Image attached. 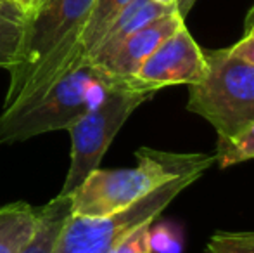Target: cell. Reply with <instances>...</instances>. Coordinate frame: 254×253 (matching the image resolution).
<instances>
[{"mask_svg": "<svg viewBox=\"0 0 254 253\" xmlns=\"http://www.w3.org/2000/svg\"><path fill=\"white\" fill-rule=\"evenodd\" d=\"M12 2L23 10V14L28 17V21H30L31 17L42 9V5H44L47 0H12Z\"/></svg>", "mask_w": 254, "mask_h": 253, "instance_id": "obj_19", "label": "cell"}, {"mask_svg": "<svg viewBox=\"0 0 254 253\" xmlns=\"http://www.w3.org/2000/svg\"><path fill=\"white\" fill-rule=\"evenodd\" d=\"M177 10L175 7H163L152 0H133L130 2L109 24L106 33L95 45L92 54L88 56L92 63H101L106 59L113 51H116L130 35H133L137 30L144 28L151 21Z\"/></svg>", "mask_w": 254, "mask_h": 253, "instance_id": "obj_9", "label": "cell"}, {"mask_svg": "<svg viewBox=\"0 0 254 253\" xmlns=\"http://www.w3.org/2000/svg\"><path fill=\"white\" fill-rule=\"evenodd\" d=\"M142 84L137 77H116L85 59L63 75L35 104L23 111L0 113V144L23 142L54 130H67L111 90Z\"/></svg>", "mask_w": 254, "mask_h": 253, "instance_id": "obj_2", "label": "cell"}, {"mask_svg": "<svg viewBox=\"0 0 254 253\" xmlns=\"http://www.w3.org/2000/svg\"><path fill=\"white\" fill-rule=\"evenodd\" d=\"M206 75L189 85L187 109L213 125L218 141H228L254 123V64L227 49L204 51Z\"/></svg>", "mask_w": 254, "mask_h": 253, "instance_id": "obj_4", "label": "cell"}, {"mask_svg": "<svg viewBox=\"0 0 254 253\" xmlns=\"http://www.w3.org/2000/svg\"><path fill=\"white\" fill-rule=\"evenodd\" d=\"M202 253H254V233H216Z\"/></svg>", "mask_w": 254, "mask_h": 253, "instance_id": "obj_15", "label": "cell"}, {"mask_svg": "<svg viewBox=\"0 0 254 253\" xmlns=\"http://www.w3.org/2000/svg\"><path fill=\"white\" fill-rule=\"evenodd\" d=\"M40 208L28 203H10L0 208V253H21L35 236Z\"/></svg>", "mask_w": 254, "mask_h": 253, "instance_id": "obj_10", "label": "cell"}, {"mask_svg": "<svg viewBox=\"0 0 254 253\" xmlns=\"http://www.w3.org/2000/svg\"><path fill=\"white\" fill-rule=\"evenodd\" d=\"M228 51L234 56H237V58L254 64V31L253 33H246L237 44L228 47Z\"/></svg>", "mask_w": 254, "mask_h": 253, "instance_id": "obj_18", "label": "cell"}, {"mask_svg": "<svg viewBox=\"0 0 254 253\" xmlns=\"http://www.w3.org/2000/svg\"><path fill=\"white\" fill-rule=\"evenodd\" d=\"M28 17L12 2L0 3V68H10L17 63L26 35Z\"/></svg>", "mask_w": 254, "mask_h": 253, "instance_id": "obj_12", "label": "cell"}, {"mask_svg": "<svg viewBox=\"0 0 254 253\" xmlns=\"http://www.w3.org/2000/svg\"><path fill=\"white\" fill-rule=\"evenodd\" d=\"M206 75L204 51L182 24L149 56L135 77L156 90L168 85H194Z\"/></svg>", "mask_w": 254, "mask_h": 253, "instance_id": "obj_7", "label": "cell"}, {"mask_svg": "<svg viewBox=\"0 0 254 253\" xmlns=\"http://www.w3.org/2000/svg\"><path fill=\"white\" fill-rule=\"evenodd\" d=\"M202 173L201 170H195L168 180L130 206L109 215H69L57 236L52 253H111L120 241L137 227L152 224L161 212Z\"/></svg>", "mask_w": 254, "mask_h": 253, "instance_id": "obj_5", "label": "cell"}, {"mask_svg": "<svg viewBox=\"0 0 254 253\" xmlns=\"http://www.w3.org/2000/svg\"><path fill=\"white\" fill-rule=\"evenodd\" d=\"M2 2H9V0H0V3H2Z\"/></svg>", "mask_w": 254, "mask_h": 253, "instance_id": "obj_23", "label": "cell"}, {"mask_svg": "<svg viewBox=\"0 0 254 253\" xmlns=\"http://www.w3.org/2000/svg\"><path fill=\"white\" fill-rule=\"evenodd\" d=\"M151 226L152 224H144L137 227L123 241H120L111 253H154L151 247Z\"/></svg>", "mask_w": 254, "mask_h": 253, "instance_id": "obj_16", "label": "cell"}, {"mask_svg": "<svg viewBox=\"0 0 254 253\" xmlns=\"http://www.w3.org/2000/svg\"><path fill=\"white\" fill-rule=\"evenodd\" d=\"M244 31L246 33H253L254 31V5L249 9L248 16H246V21H244ZM244 33V35H246Z\"/></svg>", "mask_w": 254, "mask_h": 253, "instance_id": "obj_21", "label": "cell"}, {"mask_svg": "<svg viewBox=\"0 0 254 253\" xmlns=\"http://www.w3.org/2000/svg\"><path fill=\"white\" fill-rule=\"evenodd\" d=\"M156 92V88L145 84L114 88L92 111L67 128L71 137V160L59 196H71L99 169L111 142L128 116Z\"/></svg>", "mask_w": 254, "mask_h": 253, "instance_id": "obj_6", "label": "cell"}, {"mask_svg": "<svg viewBox=\"0 0 254 253\" xmlns=\"http://www.w3.org/2000/svg\"><path fill=\"white\" fill-rule=\"evenodd\" d=\"M195 2H197V0H177V12L185 19L187 14L192 10V7H194Z\"/></svg>", "mask_w": 254, "mask_h": 253, "instance_id": "obj_20", "label": "cell"}, {"mask_svg": "<svg viewBox=\"0 0 254 253\" xmlns=\"http://www.w3.org/2000/svg\"><path fill=\"white\" fill-rule=\"evenodd\" d=\"M151 247L154 253H180L182 250L180 238L168 226L151 227Z\"/></svg>", "mask_w": 254, "mask_h": 253, "instance_id": "obj_17", "label": "cell"}, {"mask_svg": "<svg viewBox=\"0 0 254 253\" xmlns=\"http://www.w3.org/2000/svg\"><path fill=\"white\" fill-rule=\"evenodd\" d=\"M185 24V19L177 12L164 14L145 24L144 28L137 30L133 35L127 38L116 51H113L101 63H94L104 68L109 73L116 77H135L145 59L166 40L170 35H173L178 28Z\"/></svg>", "mask_w": 254, "mask_h": 253, "instance_id": "obj_8", "label": "cell"}, {"mask_svg": "<svg viewBox=\"0 0 254 253\" xmlns=\"http://www.w3.org/2000/svg\"><path fill=\"white\" fill-rule=\"evenodd\" d=\"M94 2L47 0L28 21L19 59L9 70L2 115L35 104L63 75L88 59L80 49V35Z\"/></svg>", "mask_w": 254, "mask_h": 253, "instance_id": "obj_1", "label": "cell"}, {"mask_svg": "<svg viewBox=\"0 0 254 253\" xmlns=\"http://www.w3.org/2000/svg\"><path fill=\"white\" fill-rule=\"evenodd\" d=\"M214 158L221 169L254 158V123L234 139L216 142Z\"/></svg>", "mask_w": 254, "mask_h": 253, "instance_id": "obj_14", "label": "cell"}, {"mask_svg": "<svg viewBox=\"0 0 254 253\" xmlns=\"http://www.w3.org/2000/svg\"><path fill=\"white\" fill-rule=\"evenodd\" d=\"M130 2L133 0H95L90 16H88L83 31L80 35V49L87 58L92 54V51L99 44L102 35L106 33L109 24L114 21V17Z\"/></svg>", "mask_w": 254, "mask_h": 253, "instance_id": "obj_13", "label": "cell"}, {"mask_svg": "<svg viewBox=\"0 0 254 253\" xmlns=\"http://www.w3.org/2000/svg\"><path fill=\"white\" fill-rule=\"evenodd\" d=\"M216 162L214 155L168 153L151 148L137 151V167L120 170H94L71 198L73 217H102L130 206L161 184L201 170Z\"/></svg>", "mask_w": 254, "mask_h": 253, "instance_id": "obj_3", "label": "cell"}, {"mask_svg": "<svg viewBox=\"0 0 254 253\" xmlns=\"http://www.w3.org/2000/svg\"><path fill=\"white\" fill-rule=\"evenodd\" d=\"M71 215V198L59 196L51 199L40 208V220L35 236L21 253H52L56 240L64 222Z\"/></svg>", "mask_w": 254, "mask_h": 253, "instance_id": "obj_11", "label": "cell"}, {"mask_svg": "<svg viewBox=\"0 0 254 253\" xmlns=\"http://www.w3.org/2000/svg\"><path fill=\"white\" fill-rule=\"evenodd\" d=\"M152 2L159 3L163 7H175L177 9V0H152Z\"/></svg>", "mask_w": 254, "mask_h": 253, "instance_id": "obj_22", "label": "cell"}]
</instances>
